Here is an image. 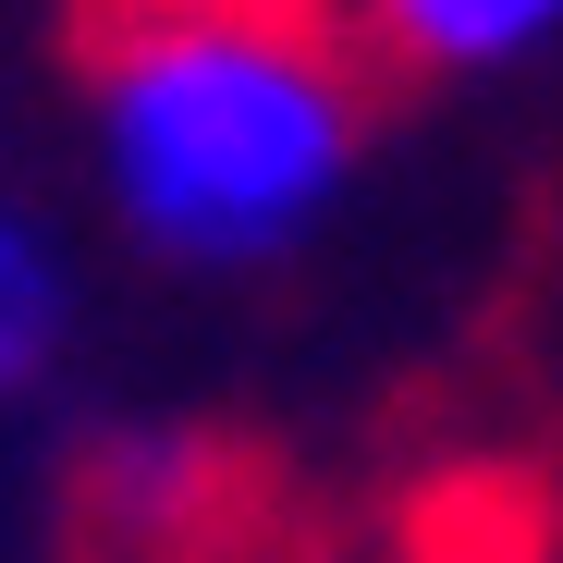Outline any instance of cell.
Listing matches in <instances>:
<instances>
[{"instance_id": "4", "label": "cell", "mask_w": 563, "mask_h": 563, "mask_svg": "<svg viewBox=\"0 0 563 563\" xmlns=\"http://www.w3.org/2000/svg\"><path fill=\"white\" fill-rule=\"evenodd\" d=\"M99 13H331V0H99Z\"/></svg>"}, {"instance_id": "1", "label": "cell", "mask_w": 563, "mask_h": 563, "mask_svg": "<svg viewBox=\"0 0 563 563\" xmlns=\"http://www.w3.org/2000/svg\"><path fill=\"white\" fill-rule=\"evenodd\" d=\"M367 86L331 13H111L99 25V184L197 269L282 257L355 172Z\"/></svg>"}, {"instance_id": "3", "label": "cell", "mask_w": 563, "mask_h": 563, "mask_svg": "<svg viewBox=\"0 0 563 563\" xmlns=\"http://www.w3.org/2000/svg\"><path fill=\"white\" fill-rule=\"evenodd\" d=\"M49 355H62V257H49V233L0 221V405L37 393Z\"/></svg>"}, {"instance_id": "2", "label": "cell", "mask_w": 563, "mask_h": 563, "mask_svg": "<svg viewBox=\"0 0 563 563\" xmlns=\"http://www.w3.org/2000/svg\"><path fill=\"white\" fill-rule=\"evenodd\" d=\"M343 49H380L405 74H490L563 37V0H331Z\"/></svg>"}]
</instances>
